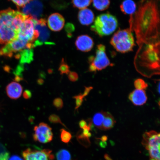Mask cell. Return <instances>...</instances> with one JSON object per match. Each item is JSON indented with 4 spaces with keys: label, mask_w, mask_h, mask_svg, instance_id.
I'll use <instances>...</instances> for the list:
<instances>
[{
    "label": "cell",
    "mask_w": 160,
    "mask_h": 160,
    "mask_svg": "<svg viewBox=\"0 0 160 160\" xmlns=\"http://www.w3.org/2000/svg\"><path fill=\"white\" fill-rule=\"evenodd\" d=\"M94 7L99 11H105L110 5V0H92Z\"/></svg>",
    "instance_id": "cell-23"
},
{
    "label": "cell",
    "mask_w": 160,
    "mask_h": 160,
    "mask_svg": "<svg viewBox=\"0 0 160 160\" xmlns=\"http://www.w3.org/2000/svg\"><path fill=\"white\" fill-rule=\"evenodd\" d=\"M37 82L38 84L41 85H43L44 83V81L42 79L39 78L37 80Z\"/></svg>",
    "instance_id": "cell-40"
},
{
    "label": "cell",
    "mask_w": 160,
    "mask_h": 160,
    "mask_svg": "<svg viewBox=\"0 0 160 160\" xmlns=\"http://www.w3.org/2000/svg\"><path fill=\"white\" fill-rule=\"evenodd\" d=\"M150 160H152V159H150Z\"/></svg>",
    "instance_id": "cell-42"
},
{
    "label": "cell",
    "mask_w": 160,
    "mask_h": 160,
    "mask_svg": "<svg viewBox=\"0 0 160 160\" xmlns=\"http://www.w3.org/2000/svg\"><path fill=\"white\" fill-rule=\"evenodd\" d=\"M68 78L70 81L75 82L78 79L79 76L77 73L75 72H70L68 74Z\"/></svg>",
    "instance_id": "cell-35"
},
{
    "label": "cell",
    "mask_w": 160,
    "mask_h": 160,
    "mask_svg": "<svg viewBox=\"0 0 160 160\" xmlns=\"http://www.w3.org/2000/svg\"><path fill=\"white\" fill-rule=\"evenodd\" d=\"M89 71L95 72L105 69L111 65L106 53V47L103 44L97 46L95 56L90 57L88 59Z\"/></svg>",
    "instance_id": "cell-6"
},
{
    "label": "cell",
    "mask_w": 160,
    "mask_h": 160,
    "mask_svg": "<svg viewBox=\"0 0 160 160\" xmlns=\"http://www.w3.org/2000/svg\"><path fill=\"white\" fill-rule=\"evenodd\" d=\"M24 98L26 99H28L32 97V93L29 90H26L23 92V94Z\"/></svg>",
    "instance_id": "cell-36"
},
{
    "label": "cell",
    "mask_w": 160,
    "mask_h": 160,
    "mask_svg": "<svg viewBox=\"0 0 160 160\" xmlns=\"http://www.w3.org/2000/svg\"><path fill=\"white\" fill-rule=\"evenodd\" d=\"M9 153L5 146L0 143V160H8Z\"/></svg>",
    "instance_id": "cell-27"
},
{
    "label": "cell",
    "mask_w": 160,
    "mask_h": 160,
    "mask_svg": "<svg viewBox=\"0 0 160 160\" xmlns=\"http://www.w3.org/2000/svg\"><path fill=\"white\" fill-rule=\"evenodd\" d=\"M78 19L82 25L88 26L94 21V14L91 9L88 8L81 9L78 14Z\"/></svg>",
    "instance_id": "cell-18"
},
{
    "label": "cell",
    "mask_w": 160,
    "mask_h": 160,
    "mask_svg": "<svg viewBox=\"0 0 160 160\" xmlns=\"http://www.w3.org/2000/svg\"><path fill=\"white\" fill-rule=\"evenodd\" d=\"M93 22L91 30L100 37L111 35L118 25L117 18L109 13L97 16Z\"/></svg>",
    "instance_id": "cell-4"
},
{
    "label": "cell",
    "mask_w": 160,
    "mask_h": 160,
    "mask_svg": "<svg viewBox=\"0 0 160 160\" xmlns=\"http://www.w3.org/2000/svg\"><path fill=\"white\" fill-rule=\"evenodd\" d=\"M57 160H74L72 158L71 153L68 150L62 149L56 154Z\"/></svg>",
    "instance_id": "cell-25"
},
{
    "label": "cell",
    "mask_w": 160,
    "mask_h": 160,
    "mask_svg": "<svg viewBox=\"0 0 160 160\" xmlns=\"http://www.w3.org/2000/svg\"><path fill=\"white\" fill-rule=\"evenodd\" d=\"M159 0H141L129 28L139 46L160 44Z\"/></svg>",
    "instance_id": "cell-1"
},
{
    "label": "cell",
    "mask_w": 160,
    "mask_h": 160,
    "mask_svg": "<svg viewBox=\"0 0 160 160\" xmlns=\"http://www.w3.org/2000/svg\"><path fill=\"white\" fill-rule=\"evenodd\" d=\"M88 125V124L87 122L85 121V120H82L79 122V126L82 129H83V128H84L86 127H87Z\"/></svg>",
    "instance_id": "cell-38"
},
{
    "label": "cell",
    "mask_w": 160,
    "mask_h": 160,
    "mask_svg": "<svg viewBox=\"0 0 160 160\" xmlns=\"http://www.w3.org/2000/svg\"><path fill=\"white\" fill-rule=\"evenodd\" d=\"M19 8H22L32 0H11Z\"/></svg>",
    "instance_id": "cell-34"
},
{
    "label": "cell",
    "mask_w": 160,
    "mask_h": 160,
    "mask_svg": "<svg viewBox=\"0 0 160 160\" xmlns=\"http://www.w3.org/2000/svg\"><path fill=\"white\" fill-rule=\"evenodd\" d=\"M25 18L21 12L12 9L0 11V44L5 45L17 38Z\"/></svg>",
    "instance_id": "cell-2"
},
{
    "label": "cell",
    "mask_w": 160,
    "mask_h": 160,
    "mask_svg": "<svg viewBox=\"0 0 160 160\" xmlns=\"http://www.w3.org/2000/svg\"><path fill=\"white\" fill-rule=\"evenodd\" d=\"M71 134L64 129H61V138L62 142L65 143H69L72 139Z\"/></svg>",
    "instance_id": "cell-26"
},
{
    "label": "cell",
    "mask_w": 160,
    "mask_h": 160,
    "mask_svg": "<svg viewBox=\"0 0 160 160\" xmlns=\"http://www.w3.org/2000/svg\"><path fill=\"white\" fill-rule=\"evenodd\" d=\"M115 123V121L111 113L105 112L104 119L102 130H107L112 128Z\"/></svg>",
    "instance_id": "cell-21"
},
{
    "label": "cell",
    "mask_w": 160,
    "mask_h": 160,
    "mask_svg": "<svg viewBox=\"0 0 160 160\" xmlns=\"http://www.w3.org/2000/svg\"><path fill=\"white\" fill-rule=\"evenodd\" d=\"M33 19L35 29L39 33V37L34 44V47H35L47 42L49 37L50 33L46 26V21L45 19Z\"/></svg>",
    "instance_id": "cell-12"
},
{
    "label": "cell",
    "mask_w": 160,
    "mask_h": 160,
    "mask_svg": "<svg viewBox=\"0 0 160 160\" xmlns=\"http://www.w3.org/2000/svg\"><path fill=\"white\" fill-rule=\"evenodd\" d=\"M134 86L136 89L143 90L147 88L148 84L143 80L138 79L134 82Z\"/></svg>",
    "instance_id": "cell-29"
},
{
    "label": "cell",
    "mask_w": 160,
    "mask_h": 160,
    "mask_svg": "<svg viewBox=\"0 0 160 160\" xmlns=\"http://www.w3.org/2000/svg\"><path fill=\"white\" fill-rule=\"evenodd\" d=\"M120 8L124 14L131 15L130 19L132 18V15L137 11V5L132 0H124L121 4Z\"/></svg>",
    "instance_id": "cell-19"
},
{
    "label": "cell",
    "mask_w": 160,
    "mask_h": 160,
    "mask_svg": "<svg viewBox=\"0 0 160 160\" xmlns=\"http://www.w3.org/2000/svg\"><path fill=\"white\" fill-rule=\"evenodd\" d=\"M6 91L10 98L16 100L21 97L23 92V88L19 83L12 82L8 84L6 87Z\"/></svg>",
    "instance_id": "cell-16"
},
{
    "label": "cell",
    "mask_w": 160,
    "mask_h": 160,
    "mask_svg": "<svg viewBox=\"0 0 160 160\" xmlns=\"http://www.w3.org/2000/svg\"><path fill=\"white\" fill-rule=\"evenodd\" d=\"M160 133L154 131L146 132L143 135L142 144L149 152L160 151Z\"/></svg>",
    "instance_id": "cell-10"
},
{
    "label": "cell",
    "mask_w": 160,
    "mask_h": 160,
    "mask_svg": "<svg viewBox=\"0 0 160 160\" xmlns=\"http://www.w3.org/2000/svg\"><path fill=\"white\" fill-rule=\"evenodd\" d=\"M92 89L93 88L91 87H85L84 91V92L83 94H82L84 97H85L86 96L88 95L90 92L91 91Z\"/></svg>",
    "instance_id": "cell-37"
},
{
    "label": "cell",
    "mask_w": 160,
    "mask_h": 160,
    "mask_svg": "<svg viewBox=\"0 0 160 160\" xmlns=\"http://www.w3.org/2000/svg\"><path fill=\"white\" fill-rule=\"evenodd\" d=\"M94 42L92 38L87 35L79 36L75 44L78 50L83 52H88L93 48Z\"/></svg>",
    "instance_id": "cell-15"
},
{
    "label": "cell",
    "mask_w": 160,
    "mask_h": 160,
    "mask_svg": "<svg viewBox=\"0 0 160 160\" xmlns=\"http://www.w3.org/2000/svg\"><path fill=\"white\" fill-rule=\"evenodd\" d=\"M33 45L24 39H17L4 45L0 48V56L11 58L26 49H33Z\"/></svg>",
    "instance_id": "cell-7"
},
{
    "label": "cell",
    "mask_w": 160,
    "mask_h": 160,
    "mask_svg": "<svg viewBox=\"0 0 160 160\" xmlns=\"http://www.w3.org/2000/svg\"><path fill=\"white\" fill-rule=\"evenodd\" d=\"M159 45L141 46L143 47L140 48L138 53L139 54H137V57L139 56V62L142 65V67L159 71Z\"/></svg>",
    "instance_id": "cell-3"
},
{
    "label": "cell",
    "mask_w": 160,
    "mask_h": 160,
    "mask_svg": "<svg viewBox=\"0 0 160 160\" xmlns=\"http://www.w3.org/2000/svg\"><path fill=\"white\" fill-rule=\"evenodd\" d=\"M29 121L31 122H32L33 121V117H30L29 118Z\"/></svg>",
    "instance_id": "cell-41"
},
{
    "label": "cell",
    "mask_w": 160,
    "mask_h": 160,
    "mask_svg": "<svg viewBox=\"0 0 160 160\" xmlns=\"http://www.w3.org/2000/svg\"><path fill=\"white\" fill-rule=\"evenodd\" d=\"M18 37L27 40L33 45L34 47V44L39 37V33L35 29L32 18L26 15L24 21L19 30Z\"/></svg>",
    "instance_id": "cell-8"
},
{
    "label": "cell",
    "mask_w": 160,
    "mask_h": 160,
    "mask_svg": "<svg viewBox=\"0 0 160 160\" xmlns=\"http://www.w3.org/2000/svg\"><path fill=\"white\" fill-rule=\"evenodd\" d=\"M49 120L50 122L53 123L61 124V125H63L67 128V127L62 122L59 116L57 115L53 114L50 115L49 117Z\"/></svg>",
    "instance_id": "cell-31"
},
{
    "label": "cell",
    "mask_w": 160,
    "mask_h": 160,
    "mask_svg": "<svg viewBox=\"0 0 160 160\" xmlns=\"http://www.w3.org/2000/svg\"><path fill=\"white\" fill-rule=\"evenodd\" d=\"M105 112H99L95 114L93 116L92 123L96 127L102 129L104 119L105 118Z\"/></svg>",
    "instance_id": "cell-22"
},
{
    "label": "cell",
    "mask_w": 160,
    "mask_h": 160,
    "mask_svg": "<svg viewBox=\"0 0 160 160\" xmlns=\"http://www.w3.org/2000/svg\"><path fill=\"white\" fill-rule=\"evenodd\" d=\"M129 98L135 106L144 104L147 101V97L144 90L136 89L130 93Z\"/></svg>",
    "instance_id": "cell-17"
},
{
    "label": "cell",
    "mask_w": 160,
    "mask_h": 160,
    "mask_svg": "<svg viewBox=\"0 0 160 160\" xmlns=\"http://www.w3.org/2000/svg\"><path fill=\"white\" fill-rule=\"evenodd\" d=\"M43 6L39 0H32L22 8L21 12L33 19H38L43 12Z\"/></svg>",
    "instance_id": "cell-13"
},
{
    "label": "cell",
    "mask_w": 160,
    "mask_h": 160,
    "mask_svg": "<svg viewBox=\"0 0 160 160\" xmlns=\"http://www.w3.org/2000/svg\"><path fill=\"white\" fill-rule=\"evenodd\" d=\"M16 59H20V63L24 64L30 63L33 60V53L32 49H26L14 56Z\"/></svg>",
    "instance_id": "cell-20"
},
{
    "label": "cell",
    "mask_w": 160,
    "mask_h": 160,
    "mask_svg": "<svg viewBox=\"0 0 160 160\" xmlns=\"http://www.w3.org/2000/svg\"><path fill=\"white\" fill-rule=\"evenodd\" d=\"M110 43L120 53H126L133 51L135 42L132 30L130 28L119 30L114 34Z\"/></svg>",
    "instance_id": "cell-5"
},
{
    "label": "cell",
    "mask_w": 160,
    "mask_h": 160,
    "mask_svg": "<svg viewBox=\"0 0 160 160\" xmlns=\"http://www.w3.org/2000/svg\"><path fill=\"white\" fill-rule=\"evenodd\" d=\"M33 137L35 141L40 143H46L50 142L53 139V133L52 129L47 124L40 123L34 128Z\"/></svg>",
    "instance_id": "cell-9"
},
{
    "label": "cell",
    "mask_w": 160,
    "mask_h": 160,
    "mask_svg": "<svg viewBox=\"0 0 160 160\" xmlns=\"http://www.w3.org/2000/svg\"><path fill=\"white\" fill-rule=\"evenodd\" d=\"M92 2V0H72V2L74 7L81 10L88 7Z\"/></svg>",
    "instance_id": "cell-24"
},
{
    "label": "cell",
    "mask_w": 160,
    "mask_h": 160,
    "mask_svg": "<svg viewBox=\"0 0 160 160\" xmlns=\"http://www.w3.org/2000/svg\"><path fill=\"white\" fill-rule=\"evenodd\" d=\"M65 23L63 16L59 13L52 14L48 19V25L49 28L54 32L61 31Z\"/></svg>",
    "instance_id": "cell-14"
},
{
    "label": "cell",
    "mask_w": 160,
    "mask_h": 160,
    "mask_svg": "<svg viewBox=\"0 0 160 160\" xmlns=\"http://www.w3.org/2000/svg\"><path fill=\"white\" fill-rule=\"evenodd\" d=\"M25 68L23 64H20L18 65L15 71L13 72L14 75L15 76H19V77H23L22 72L24 71Z\"/></svg>",
    "instance_id": "cell-32"
},
{
    "label": "cell",
    "mask_w": 160,
    "mask_h": 160,
    "mask_svg": "<svg viewBox=\"0 0 160 160\" xmlns=\"http://www.w3.org/2000/svg\"><path fill=\"white\" fill-rule=\"evenodd\" d=\"M25 160H52L54 158L52 151L49 149L41 150L28 148L22 152Z\"/></svg>",
    "instance_id": "cell-11"
},
{
    "label": "cell",
    "mask_w": 160,
    "mask_h": 160,
    "mask_svg": "<svg viewBox=\"0 0 160 160\" xmlns=\"http://www.w3.org/2000/svg\"><path fill=\"white\" fill-rule=\"evenodd\" d=\"M8 160H23L21 158L17 155L12 156Z\"/></svg>",
    "instance_id": "cell-39"
},
{
    "label": "cell",
    "mask_w": 160,
    "mask_h": 160,
    "mask_svg": "<svg viewBox=\"0 0 160 160\" xmlns=\"http://www.w3.org/2000/svg\"><path fill=\"white\" fill-rule=\"evenodd\" d=\"M85 97L82 94L80 93L79 95H76L73 97V98L75 100V110H78L81 107L82 104L83 98Z\"/></svg>",
    "instance_id": "cell-30"
},
{
    "label": "cell",
    "mask_w": 160,
    "mask_h": 160,
    "mask_svg": "<svg viewBox=\"0 0 160 160\" xmlns=\"http://www.w3.org/2000/svg\"><path fill=\"white\" fill-rule=\"evenodd\" d=\"M58 70L61 75L68 74L70 72L69 66L65 62L64 59L62 60Z\"/></svg>",
    "instance_id": "cell-28"
},
{
    "label": "cell",
    "mask_w": 160,
    "mask_h": 160,
    "mask_svg": "<svg viewBox=\"0 0 160 160\" xmlns=\"http://www.w3.org/2000/svg\"><path fill=\"white\" fill-rule=\"evenodd\" d=\"M53 105L58 110L62 108L63 107V102L62 99L61 98H56L53 102Z\"/></svg>",
    "instance_id": "cell-33"
}]
</instances>
